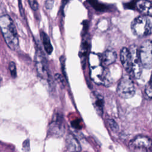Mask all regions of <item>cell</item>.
Returning a JSON list of instances; mask_svg holds the SVG:
<instances>
[{
    "label": "cell",
    "instance_id": "cell-2",
    "mask_svg": "<svg viewBox=\"0 0 152 152\" xmlns=\"http://www.w3.org/2000/svg\"><path fill=\"white\" fill-rule=\"evenodd\" d=\"M132 33L138 37H144L149 35L152 30V23L145 16L135 18L131 23Z\"/></svg>",
    "mask_w": 152,
    "mask_h": 152
},
{
    "label": "cell",
    "instance_id": "cell-15",
    "mask_svg": "<svg viewBox=\"0 0 152 152\" xmlns=\"http://www.w3.org/2000/svg\"><path fill=\"white\" fill-rule=\"evenodd\" d=\"M40 36L42 45L43 46L45 52L47 53V54L50 55L53 52V47L50 43V40L49 37L43 31H40Z\"/></svg>",
    "mask_w": 152,
    "mask_h": 152
},
{
    "label": "cell",
    "instance_id": "cell-1",
    "mask_svg": "<svg viewBox=\"0 0 152 152\" xmlns=\"http://www.w3.org/2000/svg\"><path fill=\"white\" fill-rule=\"evenodd\" d=\"M0 29L7 46L13 50L19 46L18 33L13 20L8 14L0 16Z\"/></svg>",
    "mask_w": 152,
    "mask_h": 152
},
{
    "label": "cell",
    "instance_id": "cell-3",
    "mask_svg": "<svg viewBox=\"0 0 152 152\" xmlns=\"http://www.w3.org/2000/svg\"><path fill=\"white\" fill-rule=\"evenodd\" d=\"M133 152H152V140L144 135H137L129 143Z\"/></svg>",
    "mask_w": 152,
    "mask_h": 152
},
{
    "label": "cell",
    "instance_id": "cell-5",
    "mask_svg": "<svg viewBox=\"0 0 152 152\" xmlns=\"http://www.w3.org/2000/svg\"><path fill=\"white\" fill-rule=\"evenodd\" d=\"M35 64L39 76L43 80H48L49 78V73L48 62L41 48L39 47H37L36 50Z\"/></svg>",
    "mask_w": 152,
    "mask_h": 152
},
{
    "label": "cell",
    "instance_id": "cell-16",
    "mask_svg": "<svg viewBox=\"0 0 152 152\" xmlns=\"http://www.w3.org/2000/svg\"><path fill=\"white\" fill-rule=\"evenodd\" d=\"M87 51V43L86 42H83L81 49L80 50V56L81 58L82 61L84 62L85 60V56L86 55V53Z\"/></svg>",
    "mask_w": 152,
    "mask_h": 152
},
{
    "label": "cell",
    "instance_id": "cell-24",
    "mask_svg": "<svg viewBox=\"0 0 152 152\" xmlns=\"http://www.w3.org/2000/svg\"><path fill=\"white\" fill-rule=\"evenodd\" d=\"M54 0H45V6L46 9L51 10L53 6Z\"/></svg>",
    "mask_w": 152,
    "mask_h": 152
},
{
    "label": "cell",
    "instance_id": "cell-19",
    "mask_svg": "<svg viewBox=\"0 0 152 152\" xmlns=\"http://www.w3.org/2000/svg\"><path fill=\"white\" fill-rule=\"evenodd\" d=\"M88 1L96 10H103V6L102 5V4L98 3L97 0H88Z\"/></svg>",
    "mask_w": 152,
    "mask_h": 152
},
{
    "label": "cell",
    "instance_id": "cell-12",
    "mask_svg": "<svg viewBox=\"0 0 152 152\" xmlns=\"http://www.w3.org/2000/svg\"><path fill=\"white\" fill-rule=\"evenodd\" d=\"M65 144L67 150L69 152H80L81 147L78 140L72 134H68L66 139Z\"/></svg>",
    "mask_w": 152,
    "mask_h": 152
},
{
    "label": "cell",
    "instance_id": "cell-17",
    "mask_svg": "<svg viewBox=\"0 0 152 152\" xmlns=\"http://www.w3.org/2000/svg\"><path fill=\"white\" fill-rule=\"evenodd\" d=\"M145 92L148 97L152 98V74L150 81L147 84L146 87L145 88Z\"/></svg>",
    "mask_w": 152,
    "mask_h": 152
},
{
    "label": "cell",
    "instance_id": "cell-14",
    "mask_svg": "<svg viewBox=\"0 0 152 152\" xmlns=\"http://www.w3.org/2000/svg\"><path fill=\"white\" fill-rule=\"evenodd\" d=\"M117 55L115 51L112 50H106L102 56V64L104 66H107L114 63Z\"/></svg>",
    "mask_w": 152,
    "mask_h": 152
},
{
    "label": "cell",
    "instance_id": "cell-21",
    "mask_svg": "<svg viewBox=\"0 0 152 152\" xmlns=\"http://www.w3.org/2000/svg\"><path fill=\"white\" fill-rule=\"evenodd\" d=\"M30 8L33 11H37L39 8V4L37 0H27Z\"/></svg>",
    "mask_w": 152,
    "mask_h": 152
},
{
    "label": "cell",
    "instance_id": "cell-22",
    "mask_svg": "<svg viewBox=\"0 0 152 152\" xmlns=\"http://www.w3.org/2000/svg\"><path fill=\"white\" fill-rule=\"evenodd\" d=\"M18 8H19V11H20V16L23 19H25V14H24V8H23V7L21 0H18Z\"/></svg>",
    "mask_w": 152,
    "mask_h": 152
},
{
    "label": "cell",
    "instance_id": "cell-8",
    "mask_svg": "<svg viewBox=\"0 0 152 152\" xmlns=\"http://www.w3.org/2000/svg\"><path fill=\"white\" fill-rule=\"evenodd\" d=\"M64 132L65 126L62 118L60 116L53 117L49 126L48 132L49 135L54 137H60L63 135Z\"/></svg>",
    "mask_w": 152,
    "mask_h": 152
},
{
    "label": "cell",
    "instance_id": "cell-11",
    "mask_svg": "<svg viewBox=\"0 0 152 152\" xmlns=\"http://www.w3.org/2000/svg\"><path fill=\"white\" fill-rule=\"evenodd\" d=\"M138 11L145 16H152V2L148 0H138L135 3Z\"/></svg>",
    "mask_w": 152,
    "mask_h": 152
},
{
    "label": "cell",
    "instance_id": "cell-20",
    "mask_svg": "<svg viewBox=\"0 0 152 152\" xmlns=\"http://www.w3.org/2000/svg\"><path fill=\"white\" fill-rule=\"evenodd\" d=\"M108 124L110 128L113 131H117L118 130V125L116 122L113 119H109L108 120Z\"/></svg>",
    "mask_w": 152,
    "mask_h": 152
},
{
    "label": "cell",
    "instance_id": "cell-23",
    "mask_svg": "<svg viewBox=\"0 0 152 152\" xmlns=\"http://www.w3.org/2000/svg\"><path fill=\"white\" fill-rule=\"evenodd\" d=\"M23 150L24 152H29L30 151V141L28 140H26L23 144Z\"/></svg>",
    "mask_w": 152,
    "mask_h": 152
},
{
    "label": "cell",
    "instance_id": "cell-6",
    "mask_svg": "<svg viewBox=\"0 0 152 152\" xmlns=\"http://www.w3.org/2000/svg\"><path fill=\"white\" fill-rule=\"evenodd\" d=\"M139 55L142 65L145 68L152 67V41H144L139 49Z\"/></svg>",
    "mask_w": 152,
    "mask_h": 152
},
{
    "label": "cell",
    "instance_id": "cell-18",
    "mask_svg": "<svg viewBox=\"0 0 152 152\" xmlns=\"http://www.w3.org/2000/svg\"><path fill=\"white\" fill-rule=\"evenodd\" d=\"M9 70L11 77L13 78H15L17 77V70L15 64L12 61L10 62L9 64Z\"/></svg>",
    "mask_w": 152,
    "mask_h": 152
},
{
    "label": "cell",
    "instance_id": "cell-25",
    "mask_svg": "<svg viewBox=\"0 0 152 152\" xmlns=\"http://www.w3.org/2000/svg\"><path fill=\"white\" fill-rule=\"evenodd\" d=\"M55 77L56 80L57 81V82L59 84L60 83L62 86H64V78L61 75H60L59 74H56L55 75Z\"/></svg>",
    "mask_w": 152,
    "mask_h": 152
},
{
    "label": "cell",
    "instance_id": "cell-4",
    "mask_svg": "<svg viewBox=\"0 0 152 152\" xmlns=\"http://www.w3.org/2000/svg\"><path fill=\"white\" fill-rule=\"evenodd\" d=\"M135 89L134 82L129 75H124L119 80L117 87L118 94L124 99L132 97L135 94Z\"/></svg>",
    "mask_w": 152,
    "mask_h": 152
},
{
    "label": "cell",
    "instance_id": "cell-9",
    "mask_svg": "<svg viewBox=\"0 0 152 152\" xmlns=\"http://www.w3.org/2000/svg\"><path fill=\"white\" fill-rule=\"evenodd\" d=\"M90 75L94 83L98 84H106L107 76L102 66H92L91 67Z\"/></svg>",
    "mask_w": 152,
    "mask_h": 152
},
{
    "label": "cell",
    "instance_id": "cell-7",
    "mask_svg": "<svg viewBox=\"0 0 152 152\" xmlns=\"http://www.w3.org/2000/svg\"><path fill=\"white\" fill-rule=\"evenodd\" d=\"M131 55L132 73L135 78H139L141 74L142 64L139 55V49L135 45H132L129 48Z\"/></svg>",
    "mask_w": 152,
    "mask_h": 152
},
{
    "label": "cell",
    "instance_id": "cell-10",
    "mask_svg": "<svg viewBox=\"0 0 152 152\" xmlns=\"http://www.w3.org/2000/svg\"><path fill=\"white\" fill-rule=\"evenodd\" d=\"M120 59L122 66L128 72H132L131 55L129 49L123 48L120 52Z\"/></svg>",
    "mask_w": 152,
    "mask_h": 152
},
{
    "label": "cell",
    "instance_id": "cell-13",
    "mask_svg": "<svg viewBox=\"0 0 152 152\" xmlns=\"http://www.w3.org/2000/svg\"><path fill=\"white\" fill-rule=\"evenodd\" d=\"M91 99L93 104L94 107V109L99 115H102L103 114V106H104V100L103 97L95 92H93L91 94Z\"/></svg>",
    "mask_w": 152,
    "mask_h": 152
}]
</instances>
